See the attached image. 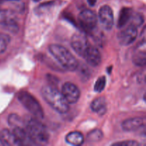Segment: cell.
<instances>
[{"mask_svg":"<svg viewBox=\"0 0 146 146\" xmlns=\"http://www.w3.org/2000/svg\"><path fill=\"white\" fill-rule=\"evenodd\" d=\"M106 84V78L105 76H101L97 79L94 85V91L97 93H100L104 89Z\"/></svg>","mask_w":146,"mask_h":146,"instance_id":"cell-22","label":"cell"},{"mask_svg":"<svg viewBox=\"0 0 146 146\" xmlns=\"http://www.w3.org/2000/svg\"><path fill=\"white\" fill-rule=\"evenodd\" d=\"M83 58L86 60L88 65L93 67H97L101 62V53L96 47L91 44H90Z\"/></svg>","mask_w":146,"mask_h":146,"instance_id":"cell-11","label":"cell"},{"mask_svg":"<svg viewBox=\"0 0 146 146\" xmlns=\"http://www.w3.org/2000/svg\"><path fill=\"white\" fill-rule=\"evenodd\" d=\"M133 63L137 66H144L146 64V53L145 49H138L133 55Z\"/></svg>","mask_w":146,"mask_h":146,"instance_id":"cell-17","label":"cell"},{"mask_svg":"<svg viewBox=\"0 0 146 146\" xmlns=\"http://www.w3.org/2000/svg\"><path fill=\"white\" fill-rule=\"evenodd\" d=\"M61 94L68 104H74L78 102L80 98V90L75 84L71 82H66L63 85Z\"/></svg>","mask_w":146,"mask_h":146,"instance_id":"cell-8","label":"cell"},{"mask_svg":"<svg viewBox=\"0 0 146 146\" xmlns=\"http://www.w3.org/2000/svg\"><path fill=\"white\" fill-rule=\"evenodd\" d=\"M112 145L113 146H139V143L135 141H121L113 143Z\"/></svg>","mask_w":146,"mask_h":146,"instance_id":"cell-23","label":"cell"},{"mask_svg":"<svg viewBox=\"0 0 146 146\" xmlns=\"http://www.w3.org/2000/svg\"><path fill=\"white\" fill-rule=\"evenodd\" d=\"M138 36V28L130 24L129 26L123 29V30L118 35L119 43L123 46H128L133 44Z\"/></svg>","mask_w":146,"mask_h":146,"instance_id":"cell-10","label":"cell"},{"mask_svg":"<svg viewBox=\"0 0 146 146\" xmlns=\"http://www.w3.org/2000/svg\"><path fill=\"white\" fill-rule=\"evenodd\" d=\"M104 138V133L100 129H94L90 131L87 135V141L89 143H97Z\"/></svg>","mask_w":146,"mask_h":146,"instance_id":"cell-18","label":"cell"},{"mask_svg":"<svg viewBox=\"0 0 146 146\" xmlns=\"http://www.w3.org/2000/svg\"><path fill=\"white\" fill-rule=\"evenodd\" d=\"M48 51L57 62L66 70L73 71L78 68L77 59L64 46L58 44H51L48 46Z\"/></svg>","mask_w":146,"mask_h":146,"instance_id":"cell-2","label":"cell"},{"mask_svg":"<svg viewBox=\"0 0 146 146\" xmlns=\"http://www.w3.org/2000/svg\"><path fill=\"white\" fill-rule=\"evenodd\" d=\"M34 1H36V2H37V1H40V0H34Z\"/></svg>","mask_w":146,"mask_h":146,"instance_id":"cell-27","label":"cell"},{"mask_svg":"<svg viewBox=\"0 0 146 146\" xmlns=\"http://www.w3.org/2000/svg\"><path fill=\"white\" fill-rule=\"evenodd\" d=\"M84 67H81V71H80V72H81V75H82V77H84V78H86L87 76L88 77V69L86 68V67H85V66H84Z\"/></svg>","mask_w":146,"mask_h":146,"instance_id":"cell-24","label":"cell"},{"mask_svg":"<svg viewBox=\"0 0 146 146\" xmlns=\"http://www.w3.org/2000/svg\"><path fill=\"white\" fill-rule=\"evenodd\" d=\"M91 108L94 112L98 113L99 115H103L106 113V100L104 97H98L92 101Z\"/></svg>","mask_w":146,"mask_h":146,"instance_id":"cell-14","label":"cell"},{"mask_svg":"<svg viewBox=\"0 0 146 146\" xmlns=\"http://www.w3.org/2000/svg\"><path fill=\"white\" fill-rule=\"evenodd\" d=\"M7 1H18V0H7Z\"/></svg>","mask_w":146,"mask_h":146,"instance_id":"cell-26","label":"cell"},{"mask_svg":"<svg viewBox=\"0 0 146 146\" xmlns=\"http://www.w3.org/2000/svg\"><path fill=\"white\" fill-rule=\"evenodd\" d=\"M0 143L1 145L7 146L20 145L21 143L12 131L8 129H3L0 131Z\"/></svg>","mask_w":146,"mask_h":146,"instance_id":"cell-12","label":"cell"},{"mask_svg":"<svg viewBox=\"0 0 146 146\" xmlns=\"http://www.w3.org/2000/svg\"><path fill=\"white\" fill-rule=\"evenodd\" d=\"M71 46L74 51L83 58L89 47L90 43L84 33L77 32L71 37Z\"/></svg>","mask_w":146,"mask_h":146,"instance_id":"cell-6","label":"cell"},{"mask_svg":"<svg viewBox=\"0 0 146 146\" xmlns=\"http://www.w3.org/2000/svg\"><path fill=\"white\" fill-rule=\"evenodd\" d=\"M0 24L11 33H17L19 31L15 17L9 10H0Z\"/></svg>","mask_w":146,"mask_h":146,"instance_id":"cell-9","label":"cell"},{"mask_svg":"<svg viewBox=\"0 0 146 146\" xmlns=\"http://www.w3.org/2000/svg\"><path fill=\"white\" fill-rule=\"evenodd\" d=\"M144 121L142 118L136 117V118H128L123 121L121 126L123 130L127 132H132L141 128L143 125Z\"/></svg>","mask_w":146,"mask_h":146,"instance_id":"cell-13","label":"cell"},{"mask_svg":"<svg viewBox=\"0 0 146 146\" xmlns=\"http://www.w3.org/2000/svg\"><path fill=\"white\" fill-rule=\"evenodd\" d=\"M19 101L23 106L36 118H44V111L41 104L31 94L25 91H20L17 95Z\"/></svg>","mask_w":146,"mask_h":146,"instance_id":"cell-4","label":"cell"},{"mask_svg":"<svg viewBox=\"0 0 146 146\" xmlns=\"http://www.w3.org/2000/svg\"><path fill=\"white\" fill-rule=\"evenodd\" d=\"M24 127L34 143H45L49 138L47 128L38 118H29L24 121Z\"/></svg>","mask_w":146,"mask_h":146,"instance_id":"cell-3","label":"cell"},{"mask_svg":"<svg viewBox=\"0 0 146 146\" xmlns=\"http://www.w3.org/2000/svg\"><path fill=\"white\" fill-rule=\"evenodd\" d=\"M130 21H131V24L138 28L144 23V17L141 14H138V13L135 14H133Z\"/></svg>","mask_w":146,"mask_h":146,"instance_id":"cell-20","label":"cell"},{"mask_svg":"<svg viewBox=\"0 0 146 146\" xmlns=\"http://www.w3.org/2000/svg\"><path fill=\"white\" fill-rule=\"evenodd\" d=\"M66 141L71 145H81L84 141V135L78 131H73L67 134L66 136Z\"/></svg>","mask_w":146,"mask_h":146,"instance_id":"cell-16","label":"cell"},{"mask_svg":"<svg viewBox=\"0 0 146 146\" xmlns=\"http://www.w3.org/2000/svg\"><path fill=\"white\" fill-rule=\"evenodd\" d=\"M87 1H88V4H89L91 7H94V6H95L96 4L97 0H87Z\"/></svg>","mask_w":146,"mask_h":146,"instance_id":"cell-25","label":"cell"},{"mask_svg":"<svg viewBox=\"0 0 146 146\" xmlns=\"http://www.w3.org/2000/svg\"><path fill=\"white\" fill-rule=\"evenodd\" d=\"M98 18L103 28L107 31L112 29L113 27V12L109 6L104 5L98 11Z\"/></svg>","mask_w":146,"mask_h":146,"instance_id":"cell-7","label":"cell"},{"mask_svg":"<svg viewBox=\"0 0 146 146\" xmlns=\"http://www.w3.org/2000/svg\"><path fill=\"white\" fill-rule=\"evenodd\" d=\"M96 14L90 9H84L78 16V22L81 28L86 31H91L95 29L97 25Z\"/></svg>","mask_w":146,"mask_h":146,"instance_id":"cell-5","label":"cell"},{"mask_svg":"<svg viewBox=\"0 0 146 146\" xmlns=\"http://www.w3.org/2000/svg\"><path fill=\"white\" fill-rule=\"evenodd\" d=\"M8 123L12 128L17 127H24V121L17 114H10L8 117Z\"/></svg>","mask_w":146,"mask_h":146,"instance_id":"cell-19","label":"cell"},{"mask_svg":"<svg viewBox=\"0 0 146 146\" xmlns=\"http://www.w3.org/2000/svg\"><path fill=\"white\" fill-rule=\"evenodd\" d=\"M41 94L46 102L59 113H66L69 110V104L61 92L51 86H46L41 89Z\"/></svg>","mask_w":146,"mask_h":146,"instance_id":"cell-1","label":"cell"},{"mask_svg":"<svg viewBox=\"0 0 146 146\" xmlns=\"http://www.w3.org/2000/svg\"><path fill=\"white\" fill-rule=\"evenodd\" d=\"M133 11L131 9L128 7H124L121 10L119 14V17H118V24L117 27L118 28H124L131 20V17H132Z\"/></svg>","mask_w":146,"mask_h":146,"instance_id":"cell-15","label":"cell"},{"mask_svg":"<svg viewBox=\"0 0 146 146\" xmlns=\"http://www.w3.org/2000/svg\"><path fill=\"white\" fill-rule=\"evenodd\" d=\"M9 42V36L5 34H0V54H2L6 51Z\"/></svg>","mask_w":146,"mask_h":146,"instance_id":"cell-21","label":"cell"}]
</instances>
